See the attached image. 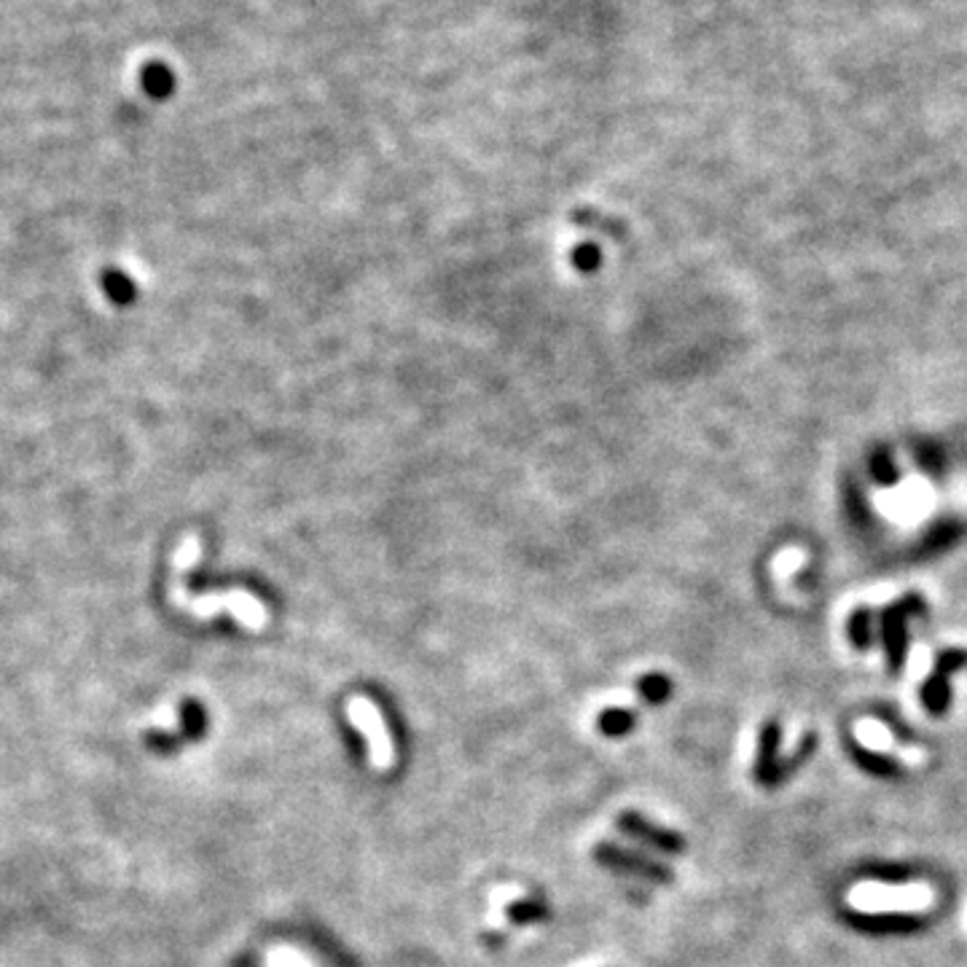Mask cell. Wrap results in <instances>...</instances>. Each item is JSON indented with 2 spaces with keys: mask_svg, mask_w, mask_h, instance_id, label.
<instances>
[{
  "mask_svg": "<svg viewBox=\"0 0 967 967\" xmlns=\"http://www.w3.org/2000/svg\"><path fill=\"white\" fill-rule=\"evenodd\" d=\"M924 612H927V605H924V599L919 594H906V597L887 605L885 610L876 612L890 675H900L906 666V659H909V618L924 616Z\"/></svg>",
  "mask_w": 967,
  "mask_h": 967,
  "instance_id": "cell-1",
  "label": "cell"
},
{
  "mask_svg": "<svg viewBox=\"0 0 967 967\" xmlns=\"http://www.w3.org/2000/svg\"><path fill=\"white\" fill-rule=\"evenodd\" d=\"M347 715H350L352 726L360 731V737L369 744L371 764L376 768H390L395 761V747L393 739H390L387 723H384L380 707L374 705L366 696H352L350 705H347Z\"/></svg>",
  "mask_w": 967,
  "mask_h": 967,
  "instance_id": "cell-2",
  "label": "cell"
},
{
  "mask_svg": "<svg viewBox=\"0 0 967 967\" xmlns=\"http://www.w3.org/2000/svg\"><path fill=\"white\" fill-rule=\"evenodd\" d=\"M594 861L599 866L618 870V874L640 876V879L653 881V885H672V879H675V870L666 866V863L653 861V857L627 850V846L612 844V841H603V844L594 846Z\"/></svg>",
  "mask_w": 967,
  "mask_h": 967,
  "instance_id": "cell-3",
  "label": "cell"
},
{
  "mask_svg": "<svg viewBox=\"0 0 967 967\" xmlns=\"http://www.w3.org/2000/svg\"><path fill=\"white\" fill-rule=\"evenodd\" d=\"M967 666V651L965 648H946L935 656V670L927 681L919 688V699H922L924 710L933 718H943L952 707V675L963 672Z\"/></svg>",
  "mask_w": 967,
  "mask_h": 967,
  "instance_id": "cell-4",
  "label": "cell"
},
{
  "mask_svg": "<svg viewBox=\"0 0 967 967\" xmlns=\"http://www.w3.org/2000/svg\"><path fill=\"white\" fill-rule=\"evenodd\" d=\"M616 828L623 833V836L653 846V850L664 852V855H683V852L688 850L686 839H683L681 833L656 825V822H651L640 812H621L616 817Z\"/></svg>",
  "mask_w": 967,
  "mask_h": 967,
  "instance_id": "cell-5",
  "label": "cell"
},
{
  "mask_svg": "<svg viewBox=\"0 0 967 967\" xmlns=\"http://www.w3.org/2000/svg\"><path fill=\"white\" fill-rule=\"evenodd\" d=\"M844 922L863 935H917L927 927V919L919 914H900V911H885V914H866V911H844Z\"/></svg>",
  "mask_w": 967,
  "mask_h": 967,
  "instance_id": "cell-6",
  "label": "cell"
},
{
  "mask_svg": "<svg viewBox=\"0 0 967 967\" xmlns=\"http://www.w3.org/2000/svg\"><path fill=\"white\" fill-rule=\"evenodd\" d=\"M783 723L777 718L766 720L758 734V755H755L753 777L761 788H777L785 783L783 777Z\"/></svg>",
  "mask_w": 967,
  "mask_h": 967,
  "instance_id": "cell-7",
  "label": "cell"
},
{
  "mask_svg": "<svg viewBox=\"0 0 967 967\" xmlns=\"http://www.w3.org/2000/svg\"><path fill=\"white\" fill-rule=\"evenodd\" d=\"M846 750H850V758L855 761L863 772L870 774L876 779H900L906 774V768L900 766V761H895L892 755L876 753V750L866 747V744L855 742V739H846Z\"/></svg>",
  "mask_w": 967,
  "mask_h": 967,
  "instance_id": "cell-8",
  "label": "cell"
},
{
  "mask_svg": "<svg viewBox=\"0 0 967 967\" xmlns=\"http://www.w3.org/2000/svg\"><path fill=\"white\" fill-rule=\"evenodd\" d=\"M100 288H102V293H105V296L111 299V302L116 306H130V304H135V299H137L135 280H132L127 272H122V269H116V267L102 269Z\"/></svg>",
  "mask_w": 967,
  "mask_h": 967,
  "instance_id": "cell-9",
  "label": "cell"
},
{
  "mask_svg": "<svg viewBox=\"0 0 967 967\" xmlns=\"http://www.w3.org/2000/svg\"><path fill=\"white\" fill-rule=\"evenodd\" d=\"M207 731V712L200 699H185L180 705V737L189 742H200Z\"/></svg>",
  "mask_w": 967,
  "mask_h": 967,
  "instance_id": "cell-10",
  "label": "cell"
},
{
  "mask_svg": "<svg viewBox=\"0 0 967 967\" xmlns=\"http://www.w3.org/2000/svg\"><path fill=\"white\" fill-rule=\"evenodd\" d=\"M637 723V715L627 707H608L597 715V731L599 734L618 739V737H627L629 731L634 729Z\"/></svg>",
  "mask_w": 967,
  "mask_h": 967,
  "instance_id": "cell-11",
  "label": "cell"
},
{
  "mask_svg": "<svg viewBox=\"0 0 967 967\" xmlns=\"http://www.w3.org/2000/svg\"><path fill=\"white\" fill-rule=\"evenodd\" d=\"M549 917V906L543 898H516L506 906V919L510 924L543 922Z\"/></svg>",
  "mask_w": 967,
  "mask_h": 967,
  "instance_id": "cell-12",
  "label": "cell"
},
{
  "mask_svg": "<svg viewBox=\"0 0 967 967\" xmlns=\"http://www.w3.org/2000/svg\"><path fill=\"white\" fill-rule=\"evenodd\" d=\"M874 621H876V612L870 608H857L850 616V627H846V632H850L852 645H855L857 651H868V648L874 645Z\"/></svg>",
  "mask_w": 967,
  "mask_h": 967,
  "instance_id": "cell-13",
  "label": "cell"
},
{
  "mask_svg": "<svg viewBox=\"0 0 967 967\" xmlns=\"http://www.w3.org/2000/svg\"><path fill=\"white\" fill-rule=\"evenodd\" d=\"M634 690H637V699L645 701V705H664V701L672 696V681L666 675L653 672V675L640 677Z\"/></svg>",
  "mask_w": 967,
  "mask_h": 967,
  "instance_id": "cell-14",
  "label": "cell"
},
{
  "mask_svg": "<svg viewBox=\"0 0 967 967\" xmlns=\"http://www.w3.org/2000/svg\"><path fill=\"white\" fill-rule=\"evenodd\" d=\"M863 876L868 879L881 881V885H906L917 876L914 868L909 866H900V863H876V866L863 868Z\"/></svg>",
  "mask_w": 967,
  "mask_h": 967,
  "instance_id": "cell-15",
  "label": "cell"
},
{
  "mask_svg": "<svg viewBox=\"0 0 967 967\" xmlns=\"http://www.w3.org/2000/svg\"><path fill=\"white\" fill-rule=\"evenodd\" d=\"M180 742H183V737L172 734V731H148L146 734V744L159 755H170L172 750L180 747Z\"/></svg>",
  "mask_w": 967,
  "mask_h": 967,
  "instance_id": "cell-16",
  "label": "cell"
}]
</instances>
